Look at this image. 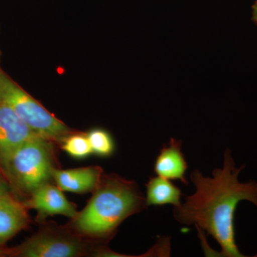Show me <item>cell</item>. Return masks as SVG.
I'll return each instance as SVG.
<instances>
[{
  "label": "cell",
  "instance_id": "6da1fadb",
  "mask_svg": "<svg viewBox=\"0 0 257 257\" xmlns=\"http://www.w3.org/2000/svg\"><path fill=\"white\" fill-rule=\"evenodd\" d=\"M223 166L213 170L212 177H205L199 170L193 171L191 181L195 192L187 196L178 207H173L175 220L184 226H197L219 243V256L245 257L235 240L234 214L241 201H248L257 207V182H240L244 165L236 167L229 149L223 155Z\"/></svg>",
  "mask_w": 257,
  "mask_h": 257
},
{
  "label": "cell",
  "instance_id": "7a4b0ae2",
  "mask_svg": "<svg viewBox=\"0 0 257 257\" xmlns=\"http://www.w3.org/2000/svg\"><path fill=\"white\" fill-rule=\"evenodd\" d=\"M145 207V198L135 182L109 176L100 182L87 207L74 218V226L82 234L105 236Z\"/></svg>",
  "mask_w": 257,
  "mask_h": 257
},
{
  "label": "cell",
  "instance_id": "3957f363",
  "mask_svg": "<svg viewBox=\"0 0 257 257\" xmlns=\"http://www.w3.org/2000/svg\"><path fill=\"white\" fill-rule=\"evenodd\" d=\"M54 169L51 141L40 135L19 147L2 167L12 183L30 194L49 183Z\"/></svg>",
  "mask_w": 257,
  "mask_h": 257
},
{
  "label": "cell",
  "instance_id": "277c9868",
  "mask_svg": "<svg viewBox=\"0 0 257 257\" xmlns=\"http://www.w3.org/2000/svg\"><path fill=\"white\" fill-rule=\"evenodd\" d=\"M0 103L10 107L37 135L50 141H62L72 133L70 128L24 90L1 68Z\"/></svg>",
  "mask_w": 257,
  "mask_h": 257
},
{
  "label": "cell",
  "instance_id": "5b68a950",
  "mask_svg": "<svg viewBox=\"0 0 257 257\" xmlns=\"http://www.w3.org/2000/svg\"><path fill=\"white\" fill-rule=\"evenodd\" d=\"M84 249L80 240L56 233L42 232L17 248L15 254L25 257H72Z\"/></svg>",
  "mask_w": 257,
  "mask_h": 257
},
{
  "label": "cell",
  "instance_id": "8992f818",
  "mask_svg": "<svg viewBox=\"0 0 257 257\" xmlns=\"http://www.w3.org/2000/svg\"><path fill=\"white\" fill-rule=\"evenodd\" d=\"M23 120L10 107L0 103V166L3 167L10 157L28 140L36 136Z\"/></svg>",
  "mask_w": 257,
  "mask_h": 257
},
{
  "label": "cell",
  "instance_id": "52a82bcc",
  "mask_svg": "<svg viewBox=\"0 0 257 257\" xmlns=\"http://www.w3.org/2000/svg\"><path fill=\"white\" fill-rule=\"evenodd\" d=\"M24 204L36 209L39 216L42 218L57 214L74 219L78 214L75 206L66 198L63 191L49 183L34 191L30 199Z\"/></svg>",
  "mask_w": 257,
  "mask_h": 257
},
{
  "label": "cell",
  "instance_id": "ba28073f",
  "mask_svg": "<svg viewBox=\"0 0 257 257\" xmlns=\"http://www.w3.org/2000/svg\"><path fill=\"white\" fill-rule=\"evenodd\" d=\"M182 140L172 138L170 143L164 145L155 161L154 170L157 176L169 180H179L187 186L189 182L185 175L188 165L182 151Z\"/></svg>",
  "mask_w": 257,
  "mask_h": 257
},
{
  "label": "cell",
  "instance_id": "9c48e42d",
  "mask_svg": "<svg viewBox=\"0 0 257 257\" xmlns=\"http://www.w3.org/2000/svg\"><path fill=\"white\" fill-rule=\"evenodd\" d=\"M101 173L100 169L93 167L66 170L54 169L52 178L63 192L79 194L98 187L101 182Z\"/></svg>",
  "mask_w": 257,
  "mask_h": 257
},
{
  "label": "cell",
  "instance_id": "30bf717a",
  "mask_svg": "<svg viewBox=\"0 0 257 257\" xmlns=\"http://www.w3.org/2000/svg\"><path fill=\"white\" fill-rule=\"evenodd\" d=\"M26 208L10 194L0 197V244L9 241L28 225Z\"/></svg>",
  "mask_w": 257,
  "mask_h": 257
},
{
  "label": "cell",
  "instance_id": "8fae6325",
  "mask_svg": "<svg viewBox=\"0 0 257 257\" xmlns=\"http://www.w3.org/2000/svg\"><path fill=\"white\" fill-rule=\"evenodd\" d=\"M146 206H163L167 204L178 207L182 204L181 189L169 179L157 176L150 178L147 184Z\"/></svg>",
  "mask_w": 257,
  "mask_h": 257
},
{
  "label": "cell",
  "instance_id": "7c38bea8",
  "mask_svg": "<svg viewBox=\"0 0 257 257\" xmlns=\"http://www.w3.org/2000/svg\"><path fill=\"white\" fill-rule=\"evenodd\" d=\"M62 141V149L74 158H85L92 153V147L87 135L72 133L66 137Z\"/></svg>",
  "mask_w": 257,
  "mask_h": 257
},
{
  "label": "cell",
  "instance_id": "4fadbf2b",
  "mask_svg": "<svg viewBox=\"0 0 257 257\" xmlns=\"http://www.w3.org/2000/svg\"><path fill=\"white\" fill-rule=\"evenodd\" d=\"M87 137L92 147V152L96 155L107 157L114 152V141L111 135L105 130L95 128L89 132Z\"/></svg>",
  "mask_w": 257,
  "mask_h": 257
},
{
  "label": "cell",
  "instance_id": "5bb4252c",
  "mask_svg": "<svg viewBox=\"0 0 257 257\" xmlns=\"http://www.w3.org/2000/svg\"><path fill=\"white\" fill-rule=\"evenodd\" d=\"M3 172L0 170V197L10 194L9 185Z\"/></svg>",
  "mask_w": 257,
  "mask_h": 257
},
{
  "label": "cell",
  "instance_id": "9a60e30c",
  "mask_svg": "<svg viewBox=\"0 0 257 257\" xmlns=\"http://www.w3.org/2000/svg\"><path fill=\"white\" fill-rule=\"evenodd\" d=\"M251 20L257 25V0H254L251 7Z\"/></svg>",
  "mask_w": 257,
  "mask_h": 257
},
{
  "label": "cell",
  "instance_id": "2e32d148",
  "mask_svg": "<svg viewBox=\"0 0 257 257\" xmlns=\"http://www.w3.org/2000/svg\"><path fill=\"white\" fill-rule=\"evenodd\" d=\"M3 251H2L1 249H0V256H1V255L3 254Z\"/></svg>",
  "mask_w": 257,
  "mask_h": 257
},
{
  "label": "cell",
  "instance_id": "e0dca14e",
  "mask_svg": "<svg viewBox=\"0 0 257 257\" xmlns=\"http://www.w3.org/2000/svg\"><path fill=\"white\" fill-rule=\"evenodd\" d=\"M1 55H2V52H1V51H0V58H1Z\"/></svg>",
  "mask_w": 257,
  "mask_h": 257
}]
</instances>
